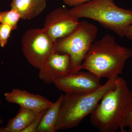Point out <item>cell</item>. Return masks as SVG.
<instances>
[{
  "label": "cell",
  "mask_w": 132,
  "mask_h": 132,
  "mask_svg": "<svg viewBox=\"0 0 132 132\" xmlns=\"http://www.w3.org/2000/svg\"><path fill=\"white\" fill-rule=\"evenodd\" d=\"M115 85L90 114L91 124L100 132L126 131V120L132 109V92L123 78L118 77Z\"/></svg>",
  "instance_id": "cell-1"
},
{
  "label": "cell",
  "mask_w": 132,
  "mask_h": 132,
  "mask_svg": "<svg viewBox=\"0 0 132 132\" xmlns=\"http://www.w3.org/2000/svg\"><path fill=\"white\" fill-rule=\"evenodd\" d=\"M132 50L118 45L110 34L93 43L78 72L85 69L100 79L116 78L123 73Z\"/></svg>",
  "instance_id": "cell-2"
},
{
  "label": "cell",
  "mask_w": 132,
  "mask_h": 132,
  "mask_svg": "<svg viewBox=\"0 0 132 132\" xmlns=\"http://www.w3.org/2000/svg\"><path fill=\"white\" fill-rule=\"evenodd\" d=\"M118 78L108 79L104 85L91 93L63 95L55 131L77 127L92 113L105 94L115 88Z\"/></svg>",
  "instance_id": "cell-3"
},
{
  "label": "cell",
  "mask_w": 132,
  "mask_h": 132,
  "mask_svg": "<svg viewBox=\"0 0 132 132\" xmlns=\"http://www.w3.org/2000/svg\"><path fill=\"white\" fill-rule=\"evenodd\" d=\"M70 10L78 19H93L121 37L132 24V10L119 7L114 0H92Z\"/></svg>",
  "instance_id": "cell-4"
},
{
  "label": "cell",
  "mask_w": 132,
  "mask_h": 132,
  "mask_svg": "<svg viewBox=\"0 0 132 132\" xmlns=\"http://www.w3.org/2000/svg\"><path fill=\"white\" fill-rule=\"evenodd\" d=\"M98 28L86 21L79 22L77 28L71 34L58 39L54 43V52L67 54L70 58L69 73L78 72L91 45L94 41Z\"/></svg>",
  "instance_id": "cell-5"
},
{
  "label": "cell",
  "mask_w": 132,
  "mask_h": 132,
  "mask_svg": "<svg viewBox=\"0 0 132 132\" xmlns=\"http://www.w3.org/2000/svg\"><path fill=\"white\" fill-rule=\"evenodd\" d=\"M22 44L26 60L38 70L54 52V42L43 28L26 31L22 39Z\"/></svg>",
  "instance_id": "cell-6"
},
{
  "label": "cell",
  "mask_w": 132,
  "mask_h": 132,
  "mask_svg": "<svg viewBox=\"0 0 132 132\" xmlns=\"http://www.w3.org/2000/svg\"><path fill=\"white\" fill-rule=\"evenodd\" d=\"M79 22L70 10L60 7L46 15L43 28L55 43L73 32Z\"/></svg>",
  "instance_id": "cell-7"
},
{
  "label": "cell",
  "mask_w": 132,
  "mask_h": 132,
  "mask_svg": "<svg viewBox=\"0 0 132 132\" xmlns=\"http://www.w3.org/2000/svg\"><path fill=\"white\" fill-rule=\"evenodd\" d=\"M100 79L88 71H79L61 76L54 84L58 89L65 93H87L101 86Z\"/></svg>",
  "instance_id": "cell-8"
},
{
  "label": "cell",
  "mask_w": 132,
  "mask_h": 132,
  "mask_svg": "<svg viewBox=\"0 0 132 132\" xmlns=\"http://www.w3.org/2000/svg\"><path fill=\"white\" fill-rule=\"evenodd\" d=\"M70 65L68 54L54 52L39 69V78L46 84H54L58 78L69 73Z\"/></svg>",
  "instance_id": "cell-9"
},
{
  "label": "cell",
  "mask_w": 132,
  "mask_h": 132,
  "mask_svg": "<svg viewBox=\"0 0 132 132\" xmlns=\"http://www.w3.org/2000/svg\"><path fill=\"white\" fill-rule=\"evenodd\" d=\"M5 100L9 103L19 105L20 107L40 113L47 110L53 102L40 95L35 94L26 90L14 89L4 94Z\"/></svg>",
  "instance_id": "cell-10"
},
{
  "label": "cell",
  "mask_w": 132,
  "mask_h": 132,
  "mask_svg": "<svg viewBox=\"0 0 132 132\" xmlns=\"http://www.w3.org/2000/svg\"><path fill=\"white\" fill-rule=\"evenodd\" d=\"M46 5V0H12L10 7L19 12L21 19L29 20L40 14Z\"/></svg>",
  "instance_id": "cell-11"
},
{
  "label": "cell",
  "mask_w": 132,
  "mask_h": 132,
  "mask_svg": "<svg viewBox=\"0 0 132 132\" xmlns=\"http://www.w3.org/2000/svg\"><path fill=\"white\" fill-rule=\"evenodd\" d=\"M41 112L20 107L19 113L14 118L10 120L6 126L0 127V132H21Z\"/></svg>",
  "instance_id": "cell-12"
},
{
  "label": "cell",
  "mask_w": 132,
  "mask_h": 132,
  "mask_svg": "<svg viewBox=\"0 0 132 132\" xmlns=\"http://www.w3.org/2000/svg\"><path fill=\"white\" fill-rule=\"evenodd\" d=\"M63 94L50 107L48 108L43 116L40 123L36 132H55L60 107L61 104Z\"/></svg>",
  "instance_id": "cell-13"
},
{
  "label": "cell",
  "mask_w": 132,
  "mask_h": 132,
  "mask_svg": "<svg viewBox=\"0 0 132 132\" xmlns=\"http://www.w3.org/2000/svg\"><path fill=\"white\" fill-rule=\"evenodd\" d=\"M21 16L16 10L11 9L8 11L0 12V23L6 24L12 26L13 30L17 28V25Z\"/></svg>",
  "instance_id": "cell-14"
},
{
  "label": "cell",
  "mask_w": 132,
  "mask_h": 132,
  "mask_svg": "<svg viewBox=\"0 0 132 132\" xmlns=\"http://www.w3.org/2000/svg\"><path fill=\"white\" fill-rule=\"evenodd\" d=\"M13 27L6 24L0 23V46L4 47L7 43Z\"/></svg>",
  "instance_id": "cell-15"
},
{
  "label": "cell",
  "mask_w": 132,
  "mask_h": 132,
  "mask_svg": "<svg viewBox=\"0 0 132 132\" xmlns=\"http://www.w3.org/2000/svg\"><path fill=\"white\" fill-rule=\"evenodd\" d=\"M46 110L42 112L38 117L31 122L27 127L22 130L21 132H36V129L40 123L43 116Z\"/></svg>",
  "instance_id": "cell-16"
},
{
  "label": "cell",
  "mask_w": 132,
  "mask_h": 132,
  "mask_svg": "<svg viewBox=\"0 0 132 132\" xmlns=\"http://www.w3.org/2000/svg\"><path fill=\"white\" fill-rule=\"evenodd\" d=\"M91 1L92 0H62L64 4L73 7L81 5Z\"/></svg>",
  "instance_id": "cell-17"
},
{
  "label": "cell",
  "mask_w": 132,
  "mask_h": 132,
  "mask_svg": "<svg viewBox=\"0 0 132 132\" xmlns=\"http://www.w3.org/2000/svg\"><path fill=\"white\" fill-rule=\"evenodd\" d=\"M131 85V90L132 93V82ZM125 127L128 128V132H132V109L126 120Z\"/></svg>",
  "instance_id": "cell-18"
},
{
  "label": "cell",
  "mask_w": 132,
  "mask_h": 132,
  "mask_svg": "<svg viewBox=\"0 0 132 132\" xmlns=\"http://www.w3.org/2000/svg\"><path fill=\"white\" fill-rule=\"evenodd\" d=\"M125 37L132 40V24L128 27L125 32Z\"/></svg>",
  "instance_id": "cell-19"
},
{
  "label": "cell",
  "mask_w": 132,
  "mask_h": 132,
  "mask_svg": "<svg viewBox=\"0 0 132 132\" xmlns=\"http://www.w3.org/2000/svg\"><path fill=\"white\" fill-rule=\"evenodd\" d=\"M1 101H0V105H1ZM3 120H2V119L1 118H0V125H1L2 124H3Z\"/></svg>",
  "instance_id": "cell-20"
}]
</instances>
